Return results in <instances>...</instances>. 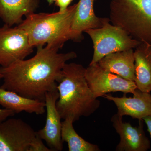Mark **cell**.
Returning a JSON list of instances; mask_svg holds the SVG:
<instances>
[{
    "mask_svg": "<svg viewBox=\"0 0 151 151\" xmlns=\"http://www.w3.org/2000/svg\"><path fill=\"white\" fill-rule=\"evenodd\" d=\"M37 48L32 58L0 67L4 80L0 88L45 102L46 93L57 89V81L65 63L77 54L58 53L59 50L47 45Z\"/></svg>",
    "mask_w": 151,
    "mask_h": 151,
    "instance_id": "6da1fadb",
    "label": "cell"
},
{
    "mask_svg": "<svg viewBox=\"0 0 151 151\" xmlns=\"http://www.w3.org/2000/svg\"><path fill=\"white\" fill-rule=\"evenodd\" d=\"M85 68L75 63H65L57 83L59 98L56 107L61 119L73 122L88 117L100 107V100L93 95L86 77Z\"/></svg>",
    "mask_w": 151,
    "mask_h": 151,
    "instance_id": "7a4b0ae2",
    "label": "cell"
},
{
    "mask_svg": "<svg viewBox=\"0 0 151 151\" xmlns=\"http://www.w3.org/2000/svg\"><path fill=\"white\" fill-rule=\"evenodd\" d=\"M77 6V3L69 6L62 13H33L26 16L17 26L27 33L34 47L46 45L59 50L68 41L77 42L71 29Z\"/></svg>",
    "mask_w": 151,
    "mask_h": 151,
    "instance_id": "3957f363",
    "label": "cell"
},
{
    "mask_svg": "<svg viewBox=\"0 0 151 151\" xmlns=\"http://www.w3.org/2000/svg\"><path fill=\"white\" fill-rule=\"evenodd\" d=\"M109 19L133 38L151 44V0H111Z\"/></svg>",
    "mask_w": 151,
    "mask_h": 151,
    "instance_id": "277c9868",
    "label": "cell"
},
{
    "mask_svg": "<svg viewBox=\"0 0 151 151\" xmlns=\"http://www.w3.org/2000/svg\"><path fill=\"white\" fill-rule=\"evenodd\" d=\"M108 21L102 27L85 31L93 45V57L89 65L99 62L111 53L135 49L141 42L133 38L122 28Z\"/></svg>",
    "mask_w": 151,
    "mask_h": 151,
    "instance_id": "5b68a950",
    "label": "cell"
},
{
    "mask_svg": "<svg viewBox=\"0 0 151 151\" xmlns=\"http://www.w3.org/2000/svg\"><path fill=\"white\" fill-rule=\"evenodd\" d=\"M34 47L31 45L27 33L18 26L5 24L0 27V65L6 67L31 54Z\"/></svg>",
    "mask_w": 151,
    "mask_h": 151,
    "instance_id": "8992f818",
    "label": "cell"
},
{
    "mask_svg": "<svg viewBox=\"0 0 151 151\" xmlns=\"http://www.w3.org/2000/svg\"><path fill=\"white\" fill-rule=\"evenodd\" d=\"M85 77L92 93L97 98L111 92L133 94L137 89L134 81L106 71L97 63L89 65L86 68Z\"/></svg>",
    "mask_w": 151,
    "mask_h": 151,
    "instance_id": "52a82bcc",
    "label": "cell"
},
{
    "mask_svg": "<svg viewBox=\"0 0 151 151\" xmlns=\"http://www.w3.org/2000/svg\"><path fill=\"white\" fill-rule=\"evenodd\" d=\"M37 135L21 119H6L0 123V151H29Z\"/></svg>",
    "mask_w": 151,
    "mask_h": 151,
    "instance_id": "ba28073f",
    "label": "cell"
},
{
    "mask_svg": "<svg viewBox=\"0 0 151 151\" xmlns=\"http://www.w3.org/2000/svg\"><path fill=\"white\" fill-rule=\"evenodd\" d=\"M59 96L57 89L45 94L46 122L43 129L37 132L38 136L46 142L47 147L52 151H62L63 149V142L61 139L62 119L56 107Z\"/></svg>",
    "mask_w": 151,
    "mask_h": 151,
    "instance_id": "9c48e42d",
    "label": "cell"
},
{
    "mask_svg": "<svg viewBox=\"0 0 151 151\" xmlns=\"http://www.w3.org/2000/svg\"><path fill=\"white\" fill-rule=\"evenodd\" d=\"M117 113L111 118L113 127L120 137L117 151H147L151 148L150 142L144 130V121L139 120L138 127L124 122Z\"/></svg>",
    "mask_w": 151,
    "mask_h": 151,
    "instance_id": "30bf717a",
    "label": "cell"
},
{
    "mask_svg": "<svg viewBox=\"0 0 151 151\" xmlns=\"http://www.w3.org/2000/svg\"><path fill=\"white\" fill-rule=\"evenodd\" d=\"M124 94L121 97L105 94L107 100L113 101L118 109L117 114L123 117L129 116L134 119L142 120L147 116L151 117V94L137 89L133 97H128Z\"/></svg>",
    "mask_w": 151,
    "mask_h": 151,
    "instance_id": "8fae6325",
    "label": "cell"
},
{
    "mask_svg": "<svg viewBox=\"0 0 151 151\" xmlns=\"http://www.w3.org/2000/svg\"><path fill=\"white\" fill-rule=\"evenodd\" d=\"M94 0H79L72 22V32L77 42L84 39L83 32L92 29L102 27L109 18L99 17L96 16L94 9Z\"/></svg>",
    "mask_w": 151,
    "mask_h": 151,
    "instance_id": "7c38bea8",
    "label": "cell"
},
{
    "mask_svg": "<svg viewBox=\"0 0 151 151\" xmlns=\"http://www.w3.org/2000/svg\"><path fill=\"white\" fill-rule=\"evenodd\" d=\"M100 67L127 80L134 81L135 59L133 49L111 53L97 63Z\"/></svg>",
    "mask_w": 151,
    "mask_h": 151,
    "instance_id": "4fadbf2b",
    "label": "cell"
},
{
    "mask_svg": "<svg viewBox=\"0 0 151 151\" xmlns=\"http://www.w3.org/2000/svg\"><path fill=\"white\" fill-rule=\"evenodd\" d=\"M134 82L137 89L151 92V44L141 42L134 51Z\"/></svg>",
    "mask_w": 151,
    "mask_h": 151,
    "instance_id": "5bb4252c",
    "label": "cell"
},
{
    "mask_svg": "<svg viewBox=\"0 0 151 151\" xmlns=\"http://www.w3.org/2000/svg\"><path fill=\"white\" fill-rule=\"evenodd\" d=\"M38 3V0H0V19L9 26L20 24L23 16L34 13Z\"/></svg>",
    "mask_w": 151,
    "mask_h": 151,
    "instance_id": "9a60e30c",
    "label": "cell"
},
{
    "mask_svg": "<svg viewBox=\"0 0 151 151\" xmlns=\"http://www.w3.org/2000/svg\"><path fill=\"white\" fill-rule=\"evenodd\" d=\"M0 105L15 113L25 112L41 115L45 113V102L29 99L0 88Z\"/></svg>",
    "mask_w": 151,
    "mask_h": 151,
    "instance_id": "2e32d148",
    "label": "cell"
},
{
    "mask_svg": "<svg viewBox=\"0 0 151 151\" xmlns=\"http://www.w3.org/2000/svg\"><path fill=\"white\" fill-rule=\"evenodd\" d=\"M74 122L70 118L62 122L61 139L68 145L69 151H100L97 145L87 142L76 132L73 127Z\"/></svg>",
    "mask_w": 151,
    "mask_h": 151,
    "instance_id": "e0dca14e",
    "label": "cell"
},
{
    "mask_svg": "<svg viewBox=\"0 0 151 151\" xmlns=\"http://www.w3.org/2000/svg\"><path fill=\"white\" fill-rule=\"evenodd\" d=\"M42 140L37 134L31 144L29 151H52L47 146L44 144Z\"/></svg>",
    "mask_w": 151,
    "mask_h": 151,
    "instance_id": "ac0fdd59",
    "label": "cell"
},
{
    "mask_svg": "<svg viewBox=\"0 0 151 151\" xmlns=\"http://www.w3.org/2000/svg\"><path fill=\"white\" fill-rule=\"evenodd\" d=\"M73 0H56L55 2V5L59 8L60 12H64L72 2Z\"/></svg>",
    "mask_w": 151,
    "mask_h": 151,
    "instance_id": "d6986e66",
    "label": "cell"
},
{
    "mask_svg": "<svg viewBox=\"0 0 151 151\" xmlns=\"http://www.w3.org/2000/svg\"><path fill=\"white\" fill-rule=\"evenodd\" d=\"M15 113L14 111L8 109H0V123L3 122L9 117L14 116Z\"/></svg>",
    "mask_w": 151,
    "mask_h": 151,
    "instance_id": "ffe728a7",
    "label": "cell"
},
{
    "mask_svg": "<svg viewBox=\"0 0 151 151\" xmlns=\"http://www.w3.org/2000/svg\"><path fill=\"white\" fill-rule=\"evenodd\" d=\"M142 120L147 125V131L150 134L151 138V116H147V117L143 118Z\"/></svg>",
    "mask_w": 151,
    "mask_h": 151,
    "instance_id": "44dd1931",
    "label": "cell"
},
{
    "mask_svg": "<svg viewBox=\"0 0 151 151\" xmlns=\"http://www.w3.org/2000/svg\"><path fill=\"white\" fill-rule=\"evenodd\" d=\"M47 2L50 5H51L52 4H53V3L55 2L56 1V0H47Z\"/></svg>",
    "mask_w": 151,
    "mask_h": 151,
    "instance_id": "7402d4cb",
    "label": "cell"
},
{
    "mask_svg": "<svg viewBox=\"0 0 151 151\" xmlns=\"http://www.w3.org/2000/svg\"><path fill=\"white\" fill-rule=\"evenodd\" d=\"M2 78H3L2 74L1 73V72H0V80H1V79H2Z\"/></svg>",
    "mask_w": 151,
    "mask_h": 151,
    "instance_id": "603a6c76",
    "label": "cell"
},
{
    "mask_svg": "<svg viewBox=\"0 0 151 151\" xmlns=\"http://www.w3.org/2000/svg\"><path fill=\"white\" fill-rule=\"evenodd\" d=\"M94 1H97V0H94Z\"/></svg>",
    "mask_w": 151,
    "mask_h": 151,
    "instance_id": "cb8c5ba5",
    "label": "cell"
}]
</instances>
